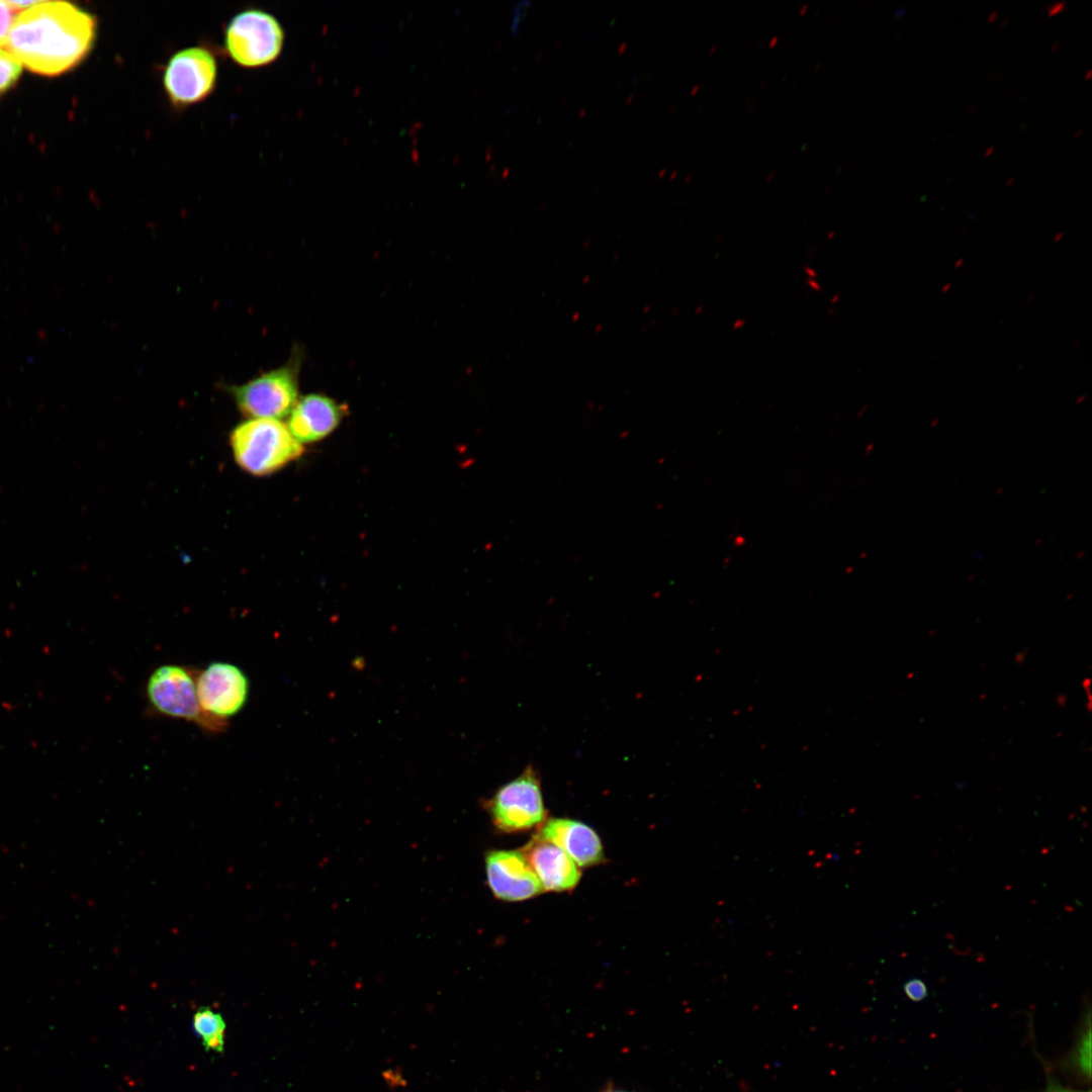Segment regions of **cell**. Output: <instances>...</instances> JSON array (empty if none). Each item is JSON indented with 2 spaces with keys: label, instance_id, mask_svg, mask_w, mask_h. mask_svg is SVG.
I'll return each mask as SVG.
<instances>
[{
  "label": "cell",
  "instance_id": "obj_1",
  "mask_svg": "<svg viewBox=\"0 0 1092 1092\" xmlns=\"http://www.w3.org/2000/svg\"><path fill=\"white\" fill-rule=\"evenodd\" d=\"M95 18L62 1H40L19 12L5 50L28 70L57 75L77 65L92 48Z\"/></svg>",
  "mask_w": 1092,
  "mask_h": 1092
},
{
  "label": "cell",
  "instance_id": "obj_2",
  "mask_svg": "<svg viewBox=\"0 0 1092 1092\" xmlns=\"http://www.w3.org/2000/svg\"><path fill=\"white\" fill-rule=\"evenodd\" d=\"M230 442L236 462L255 476L281 469L303 451L287 425L272 419H250L240 424L233 430Z\"/></svg>",
  "mask_w": 1092,
  "mask_h": 1092
},
{
  "label": "cell",
  "instance_id": "obj_3",
  "mask_svg": "<svg viewBox=\"0 0 1092 1092\" xmlns=\"http://www.w3.org/2000/svg\"><path fill=\"white\" fill-rule=\"evenodd\" d=\"M284 43L279 21L261 9H246L236 14L224 31V47L230 58L245 68L273 63Z\"/></svg>",
  "mask_w": 1092,
  "mask_h": 1092
},
{
  "label": "cell",
  "instance_id": "obj_4",
  "mask_svg": "<svg viewBox=\"0 0 1092 1092\" xmlns=\"http://www.w3.org/2000/svg\"><path fill=\"white\" fill-rule=\"evenodd\" d=\"M298 362L262 373L230 388L238 408L250 419L280 420L298 400Z\"/></svg>",
  "mask_w": 1092,
  "mask_h": 1092
},
{
  "label": "cell",
  "instance_id": "obj_5",
  "mask_svg": "<svg viewBox=\"0 0 1092 1092\" xmlns=\"http://www.w3.org/2000/svg\"><path fill=\"white\" fill-rule=\"evenodd\" d=\"M493 825L503 832L529 830L546 820L540 780L528 766L516 779L500 787L487 801Z\"/></svg>",
  "mask_w": 1092,
  "mask_h": 1092
},
{
  "label": "cell",
  "instance_id": "obj_6",
  "mask_svg": "<svg viewBox=\"0 0 1092 1092\" xmlns=\"http://www.w3.org/2000/svg\"><path fill=\"white\" fill-rule=\"evenodd\" d=\"M147 696L154 709L161 714L192 721L210 730L223 727L202 712L196 677L184 666L164 664L156 668L148 679Z\"/></svg>",
  "mask_w": 1092,
  "mask_h": 1092
},
{
  "label": "cell",
  "instance_id": "obj_7",
  "mask_svg": "<svg viewBox=\"0 0 1092 1092\" xmlns=\"http://www.w3.org/2000/svg\"><path fill=\"white\" fill-rule=\"evenodd\" d=\"M216 77L217 63L212 53L202 47H191L169 59L163 73V87L172 105L186 107L210 95Z\"/></svg>",
  "mask_w": 1092,
  "mask_h": 1092
},
{
  "label": "cell",
  "instance_id": "obj_8",
  "mask_svg": "<svg viewBox=\"0 0 1092 1092\" xmlns=\"http://www.w3.org/2000/svg\"><path fill=\"white\" fill-rule=\"evenodd\" d=\"M197 697L202 712L225 726V720L245 707L250 692L247 674L229 662H211L196 676Z\"/></svg>",
  "mask_w": 1092,
  "mask_h": 1092
},
{
  "label": "cell",
  "instance_id": "obj_9",
  "mask_svg": "<svg viewBox=\"0 0 1092 1092\" xmlns=\"http://www.w3.org/2000/svg\"><path fill=\"white\" fill-rule=\"evenodd\" d=\"M486 880L495 898L522 901L544 889L521 850H491L485 856Z\"/></svg>",
  "mask_w": 1092,
  "mask_h": 1092
},
{
  "label": "cell",
  "instance_id": "obj_10",
  "mask_svg": "<svg viewBox=\"0 0 1092 1092\" xmlns=\"http://www.w3.org/2000/svg\"><path fill=\"white\" fill-rule=\"evenodd\" d=\"M544 890L562 892L575 888L581 872L561 848L538 836L521 849Z\"/></svg>",
  "mask_w": 1092,
  "mask_h": 1092
},
{
  "label": "cell",
  "instance_id": "obj_11",
  "mask_svg": "<svg viewBox=\"0 0 1092 1092\" xmlns=\"http://www.w3.org/2000/svg\"><path fill=\"white\" fill-rule=\"evenodd\" d=\"M536 836L557 845L578 867H590L605 860L600 837L582 822L567 818L546 819Z\"/></svg>",
  "mask_w": 1092,
  "mask_h": 1092
},
{
  "label": "cell",
  "instance_id": "obj_12",
  "mask_svg": "<svg viewBox=\"0 0 1092 1092\" xmlns=\"http://www.w3.org/2000/svg\"><path fill=\"white\" fill-rule=\"evenodd\" d=\"M345 413L344 405L326 395L307 394L297 400L287 428L300 444L315 442L331 434Z\"/></svg>",
  "mask_w": 1092,
  "mask_h": 1092
},
{
  "label": "cell",
  "instance_id": "obj_13",
  "mask_svg": "<svg viewBox=\"0 0 1092 1092\" xmlns=\"http://www.w3.org/2000/svg\"><path fill=\"white\" fill-rule=\"evenodd\" d=\"M192 1027L206 1051H223L226 1025L220 1013L209 1007H200L193 1015Z\"/></svg>",
  "mask_w": 1092,
  "mask_h": 1092
},
{
  "label": "cell",
  "instance_id": "obj_14",
  "mask_svg": "<svg viewBox=\"0 0 1092 1092\" xmlns=\"http://www.w3.org/2000/svg\"><path fill=\"white\" fill-rule=\"evenodd\" d=\"M1064 1068L1084 1082L1091 1078V1020L1090 1011L1078 1031L1075 1044L1066 1059Z\"/></svg>",
  "mask_w": 1092,
  "mask_h": 1092
},
{
  "label": "cell",
  "instance_id": "obj_15",
  "mask_svg": "<svg viewBox=\"0 0 1092 1092\" xmlns=\"http://www.w3.org/2000/svg\"><path fill=\"white\" fill-rule=\"evenodd\" d=\"M16 12L7 1H0V49H4L8 34L16 18Z\"/></svg>",
  "mask_w": 1092,
  "mask_h": 1092
},
{
  "label": "cell",
  "instance_id": "obj_16",
  "mask_svg": "<svg viewBox=\"0 0 1092 1092\" xmlns=\"http://www.w3.org/2000/svg\"><path fill=\"white\" fill-rule=\"evenodd\" d=\"M904 992L911 1001L920 1002L927 996V987L922 980L915 978L905 983Z\"/></svg>",
  "mask_w": 1092,
  "mask_h": 1092
},
{
  "label": "cell",
  "instance_id": "obj_17",
  "mask_svg": "<svg viewBox=\"0 0 1092 1092\" xmlns=\"http://www.w3.org/2000/svg\"><path fill=\"white\" fill-rule=\"evenodd\" d=\"M530 4L529 1H520L514 7L513 19L511 21V30L514 35H518L521 21L525 17Z\"/></svg>",
  "mask_w": 1092,
  "mask_h": 1092
},
{
  "label": "cell",
  "instance_id": "obj_18",
  "mask_svg": "<svg viewBox=\"0 0 1092 1092\" xmlns=\"http://www.w3.org/2000/svg\"><path fill=\"white\" fill-rule=\"evenodd\" d=\"M1042 1092H1090V1090H1088V1091L1074 1090V1089H1071V1088H1068V1087H1065V1086L1059 1084L1058 1082H1056L1052 1078H1049L1046 1087Z\"/></svg>",
  "mask_w": 1092,
  "mask_h": 1092
},
{
  "label": "cell",
  "instance_id": "obj_19",
  "mask_svg": "<svg viewBox=\"0 0 1092 1092\" xmlns=\"http://www.w3.org/2000/svg\"><path fill=\"white\" fill-rule=\"evenodd\" d=\"M1066 9H1067L1066 1H1056V2L1048 5L1044 8V11L1046 12V15L1049 17H1054L1056 15H1059V14L1063 13L1064 11H1066Z\"/></svg>",
  "mask_w": 1092,
  "mask_h": 1092
},
{
  "label": "cell",
  "instance_id": "obj_20",
  "mask_svg": "<svg viewBox=\"0 0 1092 1092\" xmlns=\"http://www.w3.org/2000/svg\"><path fill=\"white\" fill-rule=\"evenodd\" d=\"M805 282L806 286L813 292H822L823 286L818 279H805Z\"/></svg>",
  "mask_w": 1092,
  "mask_h": 1092
},
{
  "label": "cell",
  "instance_id": "obj_21",
  "mask_svg": "<svg viewBox=\"0 0 1092 1092\" xmlns=\"http://www.w3.org/2000/svg\"><path fill=\"white\" fill-rule=\"evenodd\" d=\"M803 273L805 275V279H818L817 270L808 264L804 265Z\"/></svg>",
  "mask_w": 1092,
  "mask_h": 1092
},
{
  "label": "cell",
  "instance_id": "obj_22",
  "mask_svg": "<svg viewBox=\"0 0 1092 1092\" xmlns=\"http://www.w3.org/2000/svg\"><path fill=\"white\" fill-rule=\"evenodd\" d=\"M746 324H747V320H746L745 317H742V316H740V317H737V318H736V320H735V321H734V322L732 323V330H733V331H739V330H742V329H743V328H744V327L746 326Z\"/></svg>",
  "mask_w": 1092,
  "mask_h": 1092
},
{
  "label": "cell",
  "instance_id": "obj_23",
  "mask_svg": "<svg viewBox=\"0 0 1092 1092\" xmlns=\"http://www.w3.org/2000/svg\"><path fill=\"white\" fill-rule=\"evenodd\" d=\"M840 297H841L840 292L834 293L830 298V306H835L839 302Z\"/></svg>",
  "mask_w": 1092,
  "mask_h": 1092
},
{
  "label": "cell",
  "instance_id": "obj_24",
  "mask_svg": "<svg viewBox=\"0 0 1092 1092\" xmlns=\"http://www.w3.org/2000/svg\"><path fill=\"white\" fill-rule=\"evenodd\" d=\"M997 18H998V11L997 10H992L987 16V21L992 23V22H995V20H997Z\"/></svg>",
  "mask_w": 1092,
  "mask_h": 1092
},
{
  "label": "cell",
  "instance_id": "obj_25",
  "mask_svg": "<svg viewBox=\"0 0 1092 1092\" xmlns=\"http://www.w3.org/2000/svg\"><path fill=\"white\" fill-rule=\"evenodd\" d=\"M995 148L993 146L988 147L984 152V157L989 158L994 154Z\"/></svg>",
  "mask_w": 1092,
  "mask_h": 1092
},
{
  "label": "cell",
  "instance_id": "obj_26",
  "mask_svg": "<svg viewBox=\"0 0 1092 1092\" xmlns=\"http://www.w3.org/2000/svg\"><path fill=\"white\" fill-rule=\"evenodd\" d=\"M1082 133H1083V130H1082V129H1076V130L1074 131V133H1073V139H1074V140H1078L1079 138H1081Z\"/></svg>",
  "mask_w": 1092,
  "mask_h": 1092
},
{
  "label": "cell",
  "instance_id": "obj_27",
  "mask_svg": "<svg viewBox=\"0 0 1092 1092\" xmlns=\"http://www.w3.org/2000/svg\"><path fill=\"white\" fill-rule=\"evenodd\" d=\"M1091 78H1092V70H1091V69H1088V70H1087V71L1085 72V74H1084V79H1085L1086 81H1089V80H1090Z\"/></svg>",
  "mask_w": 1092,
  "mask_h": 1092
},
{
  "label": "cell",
  "instance_id": "obj_28",
  "mask_svg": "<svg viewBox=\"0 0 1092 1092\" xmlns=\"http://www.w3.org/2000/svg\"><path fill=\"white\" fill-rule=\"evenodd\" d=\"M1059 48H1060V41H1055V42H1054V43H1053V44L1051 46V52H1056V51H1057V50H1058Z\"/></svg>",
  "mask_w": 1092,
  "mask_h": 1092
},
{
  "label": "cell",
  "instance_id": "obj_29",
  "mask_svg": "<svg viewBox=\"0 0 1092 1092\" xmlns=\"http://www.w3.org/2000/svg\"><path fill=\"white\" fill-rule=\"evenodd\" d=\"M1063 237H1064V233H1063V232L1057 233V234H1056V236H1055V238H1054V241H1055V242H1059L1060 240H1062V239H1063Z\"/></svg>",
  "mask_w": 1092,
  "mask_h": 1092
},
{
  "label": "cell",
  "instance_id": "obj_30",
  "mask_svg": "<svg viewBox=\"0 0 1092 1092\" xmlns=\"http://www.w3.org/2000/svg\"><path fill=\"white\" fill-rule=\"evenodd\" d=\"M1014 181H1015V177H1014V176H1012V177H1009V178L1007 179V181H1006V186H1007V187L1011 186V185H1012V184L1014 183Z\"/></svg>",
  "mask_w": 1092,
  "mask_h": 1092
},
{
  "label": "cell",
  "instance_id": "obj_31",
  "mask_svg": "<svg viewBox=\"0 0 1092 1092\" xmlns=\"http://www.w3.org/2000/svg\"><path fill=\"white\" fill-rule=\"evenodd\" d=\"M835 309H836V307H835V306H830V307L828 308V310H827V313H828V315H830V316H831V315H834V314H835Z\"/></svg>",
  "mask_w": 1092,
  "mask_h": 1092
},
{
  "label": "cell",
  "instance_id": "obj_32",
  "mask_svg": "<svg viewBox=\"0 0 1092 1092\" xmlns=\"http://www.w3.org/2000/svg\"><path fill=\"white\" fill-rule=\"evenodd\" d=\"M950 286H951L950 282L944 284V286L942 287V292L943 293L947 292L949 290Z\"/></svg>",
  "mask_w": 1092,
  "mask_h": 1092
},
{
  "label": "cell",
  "instance_id": "obj_33",
  "mask_svg": "<svg viewBox=\"0 0 1092 1092\" xmlns=\"http://www.w3.org/2000/svg\"><path fill=\"white\" fill-rule=\"evenodd\" d=\"M963 262H964V259H963V258H960V259H959V260H958V261H957V262L954 263V268H959V267H960V265H961V264H963Z\"/></svg>",
  "mask_w": 1092,
  "mask_h": 1092
},
{
  "label": "cell",
  "instance_id": "obj_34",
  "mask_svg": "<svg viewBox=\"0 0 1092 1092\" xmlns=\"http://www.w3.org/2000/svg\"><path fill=\"white\" fill-rule=\"evenodd\" d=\"M1007 23H1008V18H1004V20L1001 21L1000 27H1005L1007 25Z\"/></svg>",
  "mask_w": 1092,
  "mask_h": 1092
},
{
  "label": "cell",
  "instance_id": "obj_35",
  "mask_svg": "<svg viewBox=\"0 0 1092 1092\" xmlns=\"http://www.w3.org/2000/svg\"><path fill=\"white\" fill-rule=\"evenodd\" d=\"M974 108H975L974 105H970L968 110H967V114H971L974 111Z\"/></svg>",
  "mask_w": 1092,
  "mask_h": 1092
},
{
  "label": "cell",
  "instance_id": "obj_36",
  "mask_svg": "<svg viewBox=\"0 0 1092 1092\" xmlns=\"http://www.w3.org/2000/svg\"><path fill=\"white\" fill-rule=\"evenodd\" d=\"M833 238H834V232H830V233L828 234V236H827V240H831V239H833Z\"/></svg>",
  "mask_w": 1092,
  "mask_h": 1092
},
{
  "label": "cell",
  "instance_id": "obj_37",
  "mask_svg": "<svg viewBox=\"0 0 1092 1092\" xmlns=\"http://www.w3.org/2000/svg\"><path fill=\"white\" fill-rule=\"evenodd\" d=\"M604 1092H627V1091H621V1090H608V1091H604Z\"/></svg>",
  "mask_w": 1092,
  "mask_h": 1092
}]
</instances>
